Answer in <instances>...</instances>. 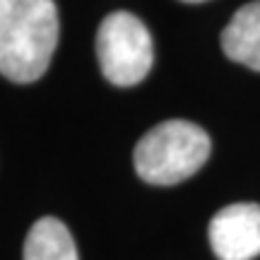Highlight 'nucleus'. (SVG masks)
<instances>
[{
	"mask_svg": "<svg viewBox=\"0 0 260 260\" xmlns=\"http://www.w3.org/2000/svg\"><path fill=\"white\" fill-rule=\"evenodd\" d=\"M224 56L260 73V0H253L234 12L222 31Z\"/></svg>",
	"mask_w": 260,
	"mask_h": 260,
	"instance_id": "5",
	"label": "nucleus"
},
{
	"mask_svg": "<svg viewBox=\"0 0 260 260\" xmlns=\"http://www.w3.org/2000/svg\"><path fill=\"white\" fill-rule=\"evenodd\" d=\"M183 3H205V0H183Z\"/></svg>",
	"mask_w": 260,
	"mask_h": 260,
	"instance_id": "7",
	"label": "nucleus"
},
{
	"mask_svg": "<svg viewBox=\"0 0 260 260\" xmlns=\"http://www.w3.org/2000/svg\"><path fill=\"white\" fill-rule=\"evenodd\" d=\"M96 58L104 77L116 87H135L152 70L154 51L145 22L133 12L106 15L96 31Z\"/></svg>",
	"mask_w": 260,
	"mask_h": 260,
	"instance_id": "3",
	"label": "nucleus"
},
{
	"mask_svg": "<svg viewBox=\"0 0 260 260\" xmlns=\"http://www.w3.org/2000/svg\"><path fill=\"white\" fill-rule=\"evenodd\" d=\"M210 246L219 260H253L260 255V205L234 203L212 217Z\"/></svg>",
	"mask_w": 260,
	"mask_h": 260,
	"instance_id": "4",
	"label": "nucleus"
},
{
	"mask_svg": "<svg viewBox=\"0 0 260 260\" xmlns=\"http://www.w3.org/2000/svg\"><path fill=\"white\" fill-rule=\"evenodd\" d=\"M60 22L53 0H0V75L37 82L58 46Z\"/></svg>",
	"mask_w": 260,
	"mask_h": 260,
	"instance_id": "1",
	"label": "nucleus"
},
{
	"mask_svg": "<svg viewBox=\"0 0 260 260\" xmlns=\"http://www.w3.org/2000/svg\"><path fill=\"white\" fill-rule=\"evenodd\" d=\"M212 140L190 121H164L147 130L135 145L133 161L142 181L152 186H174L205 167Z\"/></svg>",
	"mask_w": 260,
	"mask_h": 260,
	"instance_id": "2",
	"label": "nucleus"
},
{
	"mask_svg": "<svg viewBox=\"0 0 260 260\" xmlns=\"http://www.w3.org/2000/svg\"><path fill=\"white\" fill-rule=\"evenodd\" d=\"M22 260H80L73 234L58 217H41L31 224Z\"/></svg>",
	"mask_w": 260,
	"mask_h": 260,
	"instance_id": "6",
	"label": "nucleus"
}]
</instances>
